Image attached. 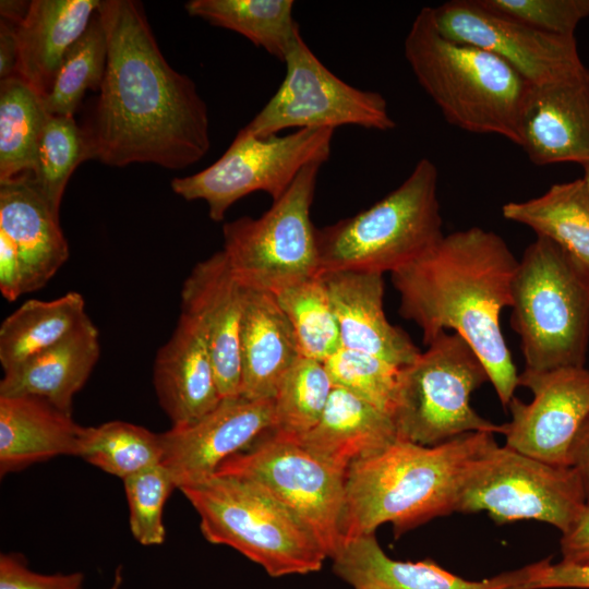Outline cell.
Instances as JSON below:
<instances>
[{"label": "cell", "instance_id": "obj_42", "mask_svg": "<svg viewBox=\"0 0 589 589\" xmlns=\"http://www.w3.org/2000/svg\"><path fill=\"white\" fill-rule=\"evenodd\" d=\"M0 291L8 301L24 294L23 272L17 250L0 230Z\"/></svg>", "mask_w": 589, "mask_h": 589}, {"label": "cell", "instance_id": "obj_40", "mask_svg": "<svg viewBox=\"0 0 589 589\" xmlns=\"http://www.w3.org/2000/svg\"><path fill=\"white\" fill-rule=\"evenodd\" d=\"M80 572L41 574L31 569L17 553L0 555V589H84Z\"/></svg>", "mask_w": 589, "mask_h": 589}, {"label": "cell", "instance_id": "obj_33", "mask_svg": "<svg viewBox=\"0 0 589 589\" xmlns=\"http://www.w3.org/2000/svg\"><path fill=\"white\" fill-rule=\"evenodd\" d=\"M304 358L325 362L341 348L339 325L322 274L273 293Z\"/></svg>", "mask_w": 589, "mask_h": 589}, {"label": "cell", "instance_id": "obj_7", "mask_svg": "<svg viewBox=\"0 0 589 589\" xmlns=\"http://www.w3.org/2000/svg\"><path fill=\"white\" fill-rule=\"evenodd\" d=\"M509 308L525 369L585 366L589 289L551 240L537 236L526 248L512 279Z\"/></svg>", "mask_w": 589, "mask_h": 589}, {"label": "cell", "instance_id": "obj_38", "mask_svg": "<svg viewBox=\"0 0 589 589\" xmlns=\"http://www.w3.org/2000/svg\"><path fill=\"white\" fill-rule=\"evenodd\" d=\"M122 481L133 538L142 545L161 544L166 537L164 507L171 492L177 489L171 472L159 464Z\"/></svg>", "mask_w": 589, "mask_h": 589}, {"label": "cell", "instance_id": "obj_28", "mask_svg": "<svg viewBox=\"0 0 589 589\" xmlns=\"http://www.w3.org/2000/svg\"><path fill=\"white\" fill-rule=\"evenodd\" d=\"M502 215L555 243L589 289V187L584 178L555 183L527 201L505 203Z\"/></svg>", "mask_w": 589, "mask_h": 589}, {"label": "cell", "instance_id": "obj_47", "mask_svg": "<svg viewBox=\"0 0 589 589\" xmlns=\"http://www.w3.org/2000/svg\"><path fill=\"white\" fill-rule=\"evenodd\" d=\"M121 574H120V568L118 569L117 574H116V577H115V581L112 582L111 587L109 589H119L120 585H121Z\"/></svg>", "mask_w": 589, "mask_h": 589}, {"label": "cell", "instance_id": "obj_34", "mask_svg": "<svg viewBox=\"0 0 589 589\" xmlns=\"http://www.w3.org/2000/svg\"><path fill=\"white\" fill-rule=\"evenodd\" d=\"M107 57V35L96 11L86 31L67 51L50 91L43 98L49 115L73 117L85 92L99 91Z\"/></svg>", "mask_w": 589, "mask_h": 589}, {"label": "cell", "instance_id": "obj_41", "mask_svg": "<svg viewBox=\"0 0 589 589\" xmlns=\"http://www.w3.org/2000/svg\"><path fill=\"white\" fill-rule=\"evenodd\" d=\"M589 589V564H551L549 560L529 565L526 580L517 589Z\"/></svg>", "mask_w": 589, "mask_h": 589}, {"label": "cell", "instance_id": "obj_48", "mask_svg": "<svg viewBox=\"0 0 589 589\" xmlns=\"http://www.w3.org/2000/svg\"><path fill=\"white\" fill-rule=\"evenodd\" d=\"M584 180L589 187V166L584 167Z\"/></svg>", "mask_w": 589, "mask_h": 589}, {"label": "cell", "instance_id": "obj_6", "mask_svg": "<svg viewBox=\"0 0 589 589\" xmlns=\"http://www.w3.org/2000/svg\"><path fill=\"white\" fill-rule=\"evenodd\" d=\"M178 489L208 542L232 548L271 577L315 573L327 558L303 522L254 481L214 473Z\"/></svg>", "mask_w": 589, "mask_h": 589}, {"label": "cell", "instance_id": "obj_32", "mask_svg": "<svg viewBox=\"0 0 589 589\" xmlns=\"http://www.w3.org/2000/svg\"><path fill=\"white\" fill-rule=\"evenodd\" d=\"M163 454L160 433L116 420L96 426H84L77 457L124 480L161 464Z\"/></svg>", "mask_w": 589, "mask_h": 589}, {"label": "cell", "instance_id": "obj_22", "mask_svg": "<svg viewBox=\"0 0 589 589\" xmlns=\"http://www.w3.org/2000/svg\"><path fill=\"white\" fill-rule=\"evenodd\" d=\"M333 570L353 589H516L528 566L471 581L454 575L432 561L402 562L389 557L375 533L342 544L333 558Z\"/></svg>", "mask_w": 589, "mask_h": 589}, {"label": "cell", "instance_id": "obj_24", "mask_svg": "<svg viewBox=\"0 0 589 589\" xmlns=\"http://www.w3.org/2000/svg\"><path fill=\"white\" fill-rule=\"evenodd\" d=\"M84 426L35 396H0V474L58 456H79Z\"/></svg>", "mask_w": 589, "mask_h": 589}, {"label": "cell", "instance_id": "obj_27", "mask_svg": "<svg viewBox=\"0 0 589 589\" xmlns=\"http://www.w3.org/2000/svg\"><path fill=\"white\" fill-rule=\"evenodd\" d=\"M99 356V333L89 320L61 342L5 372L0 396H35L72 412L73 398L85 385Z\"/></svg>", "mask_w": 589, "mask_h": 589}, {"label": "cell", "instance_id": "obj_3", "mask_svg": "<svg viewBox=\"0 0 589 589\" xmlns=\"http://www.w3.org/2000/svg\"><path fill=\"white\" fill-rule=\"evenodd\" d=\"M495 444L494 433L472 432L425 446L398 438L353 462L346 472L341 545L392 524L401 534L456 512L464 483Z\"/></svg>", "mask_w": 589, "mask_h": 589}, {"label": "cell", "instance_id": "obj_19", "mask_svg": "<svg viewBox=\"0 0 589 589\" xmlns=\"http://www.w3.org/2000/svg\"><path fill=\"white\" fill-rule=\"evenodd\" d=\"M153 384L172 426L196 421L223 399L206 337L197 322L183 311L155 357Z\"/></svg>", "mask_w": 589, "mask_h": 589}, {"label": "cell", "instance_id": "obj_30", "mask_svg": "<svg viewBox=\"0 0 589 589\" xmlns=\"http://www.w3.org/2000/svg\"><path fill=\"white\" fill-rule=\"evenodd\" d=\"M184 7L189 15L233 31L283 62L301 35L292 0H190Z\"/></svg>", "mask_w": 589, "mask_h": 589}, {"label": "cell", "instance_id": "obj_14", "mask_svg": "<svg viewBox=\"0 0 589 589\" xmlns=\"http://www.w3.org/2000/svg\"><path fill=\"white\" fill-rule=\"evenodd\" d=\"M442 35L482 48L513 67L531 85L562 80L586 68L576 37L531 28L483 8L478 0H450L433 8Z\"/></svg>", "mask_w": 589, "mask_h": 589}, {"label": "cell", "instance_id": "obj_13", "mask_svg": "<svg viewBox=\"0 0 589 589\" xmlns=\"http://www.w3.org/2000/svg\"><path fill=\"white\" fill-rule=\"evenodd\" d=\"M283 82L240 133L256 137L300 129L357 125L388 131L396 127L386 99L377 92L357 88L328 70L298 37L284 61Z\"/></svg>", "mask_w": 589, "mask_h": 589}, {"label": "cell", "instance_id": "obj_37", "mask_svg": "<svg viewBox=\"0 0 589 589\" xmlns=\"http://www.w3.org/2000/svg\"><path fill=\"white\" fill-rule=\"evenodd\" d=\"M324 364L334 387L346 389L392 413L401 368L376 356L344 347Z\"/></svg>", "mask_w": 589, "mask_h": 589}, {"label": "cell", "instance_id": "obj_23", "mask_svg": "<svg viewBox=\"0 0 589 589\" xmlns=\"http://www.w3.org/2000/svg\"><path fill=\"white\" fill-rule=\"evenodd\" d=\"M0 230L17 250L24 293L44 287L69 257L59 215L26 176L0 183Z\"/></svg>", "mask_w": 589, "mask_h": 589}, {"label": "cell", "instance_id": "obj_26", "mask_svg": "<svg viewBox=\"0 0 589 589\" xmlns=\"http://www.w3.org/2000/svg\"><path fill=\"white\" fill-rule=\"evenodd\" d=\"M397 440L389 413L346 389L333 387L318 422L297 441L314 456L347 472L353 462Z\"/></svg>", "mask_w": 589, "mask_h": 589}, {"label": "cell", "instance_id": "obj_20", "mask_svg": "<svg viewBox=\"0 0 589 589\" xmlns=\"http://www.w3.org/2000/svg\"><path fill=\"white\" fill-rule=\"evenodd\" d=\"M321 274L337 316L341 347L376 356L399 368L420 356L409 335L385 315L382 274Z\"/></svg>", "mask_w": 589, "mask_h": 589}, {"label": "cell", "instance_id": "obj_12", "mask_svg": "<svg viewBox=\"0 0 589 589\" xmlns=\"http://www.w3.org/2000/svg\"><path fill=\"white\" fill-rule=\"evenodd\" d=\"M334 129H300L288 135L256 137L240 132L211 166L171 181L172 191L187 201L202 200L208 215L221 221L237 201L264 192L281 197L301 170L329 158Z\"/></svg>", "mask_w": 589, "mask_h": 589}, {"label": "cell", "instance_id": "obj_16", "mask_svg": "<svg viewBox=\"0 0 589 589\" xmlns=\"http://www.w3.org/2000/svg\"><path fill=\"white\" fill-rule=\"evenodd\" d=\"M273 428V400L226 397L196 421L160 433L161 464L171 472L178 489L214 474L226 459Z\"/></svg>", "mask_w": 589, "mask_h": 589}, {"label": "cell", "instance_id": "obj_25", "mask_svg": "<svg viewBox=\"0 0 589 589\" xmlns=\"http://www.w3.org/2000/svg\"><path fill=\"white\" fill-rule=\"evenodd\" d=\"M99 4V0L31 1L16 27V76L44 98L67 51L86 31Z\"/></svg>", "mask_w": 589, "mask_h": 589}, {"label": "cell", "instance_id": "obj_4", "mask_svg": "<svg viewBox=\"0 0 589 589\" xmlns=\"http://www.w3.org/2000/svg\"><path fill=\"white\" fill-rule=\"evenodd\" d=\"M419 85L452 125L520 144L522 105L531 86L507 62L482 48L442 35L433 8L416 15L404 43Z\"/></svg>", "mask_w": 589, "mask_h": 589}, {"label": "cell", "instance_id": "obj_43", "mask_svg": "<svg viewBox=\"0 0 589 589\" xmlns=\"http://www.w3.org/2000/svg\"><path fill=\"white\" fill-rule=\"evenodd\" d=\"M562 562L589 564V504L577 524L561 538Z\"/></svg>", "mask_w": 589, "mask_h": 589}, {"label": "cell", "instance_id": "obj_11", "mask_svg": "<svg viewBox=\"0 0 589 589\" xmlns=\"http://www.w3.org/2000/svg\"><path fill=\"white\" fill-rule=\"evenodd\" d=\"M215 473L260 484L303 522L327 558L338 553L346 471L314 456L296 438L271 429Z\"/></svg>", "mask_w": 589, "mask_h": 589}, {"label": "cell", "instance_id": "obj_10", "mask_svg": "<svg viewBox=\"0 0 589 589\" xmlns=\"http://www.w3.org/2000/svg\"><path fill=\"white\" fill-rule=\"evenodd\" d=\"M588 506L578 472L495 444L472 467L461 489L456 512H486L498 522L533 519L562 534Z\"/></svg>", "mask_w": 589, "mask_h": 589}, {"label": "cell", "instance_id": "obj_31", "mask_svg": "<svg viewBox=\"0 0 589 589\" xmlns=\"http://www.w3.org/2000/svg\"><path fill=\"white\" fill-rule=\"evenodd\" d=\"M44 99L14 75L0 83V183L31 175L49 118Z\"/></svg>", "mask_w": 589, "mask_h": 589}, {"label": "cell", "instance_id": "obj_2", "mask_svg": "<svg viewBox=\"0 0 589 589\" xmlns=\"http://www.w3.org/2000/svg\"><path fill=\"white\" fill-rule=\"evenodd\" d=\"M518 260L497 233L480 227L444 237L421 256L392 273L399 314L416 323L429 345L453 329L483 362L500 401L508 407L518 373L504 339L501 311L510 305Z\"/></svg>", "mask_w": 589, "mask_h": 589}, {"label": "cell", "instance_id": "obj_1", "mask_svg": "<svg viewBox=\"0 0 589 589\" xmlns=\"http://www.w3.org/2000/svg\"><path fill=\"white\" fill-rule=\"evenodd\" d=\"M97 12L108 57L99 95L82 127L89 158L171 170L201 160L211 147L206 103L194 81L165 59L142 4L104 0Z\"/></svg>", "mask_w": 589, "mask_h": 589}, {"label": "cell", "instance_id": "obj_5", "mask_svg": "<svg viewBox=\"0 0 589 589\" xmlns=\"http://www.w3.org/2000/svg\"><path fill=\"white\" fill-rule=\"evenodd\" d=\"M438 171L429 158L369 208L316 229L321 273H394L443 237Z\"/></svg>", "mask_w": 589, "mask_h": 589}, {"label": "cell", "instance_id": "obj_36", "mask_svg": "<svg viewBox=\"0 0 589 589\" xmlns=\"http://www.w3.org/2000/svg\"><path fill=\"white\" fill-rule=\"evenodd\" d=\"M333 387L324 362L300 357L273 399V429L296 440L306 434L318 422Z\"/></svg>", "mask_w": 589, "mask_h": 589}, {"label": "cell", "instance_id": "obj_15", "mask_svg": "<svg viewBox=\"0 0 589 589\" xmlns=\"http://www.w3.org/2000/svg\"><path fill=\"white\" fill-rule=\"evenodd\" d=\"M533 398L522 402L513 397L510 421L503 424L508 447L539 460L569 466V452L576 434L589 413V370L568 366L549 371L525 369L518 386Z\"/></svg>", "mask_w": 589, "mask_h": 589}, {"label": "cell", "instance_id": "obj_39", "mask_svg": "<svg viewBox=\"0 0 589 589\" xmlns=\"http://www.w3.org/2000/svg\"><path fill=\"white\" fill-rule=\"evenodd\" d=\"M485 9L537 31L575 37L584 19L589 16V0H478Z\"/></svg>", "mask_w": 589, "mask_h": 589}, {"label": "cell", "instance_id": "obj_29", "mask_svg": "<svg viewBox=\"0 0 589 589\" xmlns=\"http://www.w3.org/2000/svg\"><path fill=\"white\" fill-rule=\"evenodd\" d=\"M89 320L85 300L75 291L50 301L27 300L0 326L3 373L61 342Z\"/></svg>", "mask_w": 589, "mask_h": 589}, {"label": "cell", "instance_id": "obj_46", "mask_svg": "<svg viewBox=\"0 0 589 589\" xmlns=\"http://www.w3.org/2000/svg\"><path fill=\"white\" fill-rule=\"evenodd\" d=\"M31 1L24 0H1V20L19 26L28 13Z\"/></svg>", "mask_w": 589, "mask_h": 589}, {"label": "cell", "instance_id": "obj_35", "mask_svg": "<svg viewBox=\"0 0 589 589\" xmlns=\"http://www.w3.org/2000/svg\"><path fill=\"white\" fill-rule=\"evenodd\" d=\"M91 159L83 128L73 117L49 116L37 146L35 165L26 178L59 215L61 200L76 167Z\"/></svg>", "mask_w": 589, "mask_h": 589}, {"label": "cell", "instance_id": "obj_9", "mask_svg": "<svg viewBox=\"0 0 589 589\" xmlns=\"http://www.w3.org/2000/svg\"><path fill=\"white\" fill-rule=\"evenodd\" d=\"M322 165L304 167L259 218L224 224L221 251L242 287L275 293L321 274L311 206Z\"/></svg>", "mask_w": 589, "mask_h": 589}, {"label": "cell", "instance_id": "obj_21", "mask_svg": "<svg viewBox=\"0 0 589 589\" xmlns=\"http://www.w3.org/2000/svg\"><path fill=\"white\" fill-rule=\"evenodd\" d=\"M300 357L293 328L275 296L243 287L240 395L273 400L283 378Z\"/></svg>", "mask_w": 589, "mask_h": 589}, {"label": "cell", "instance_id": "obj_45", "mask_svg": "<svg viewBox=\"0 0 589 589\" xmlns=\"http://www.w3.org/2000/svg\"><path fill=\"white\" fill-rule=\"evenodd\" d=\"M15 25L0 21V77L5 80L16 75L19 45Z\"/></svg>", "mask_w": 589, "mask_h": 589}, {"label": "cell", "instance_id": "obj_18", "mask_svg": "<svg viewBox=\"0 0 589 589\" xmlns=\"http://www.w3.org/2000/svg\"><path fill=\"white\" fill-rule=\"evenodd\" d=\"M181 311L203 330L221 398L240 395L243 287L223 251L199 262L183 283Z\"/></svg>", "mask_w": 589, "mask_h": 589}, {"label": "cell", "instance_id": "obj_17", "mask_svg": "<svg viewBox=\"0 0 589 589\" xmlns=\"http://www.w3.org/2000/svg\"><path fill=\"white\" fill-rule=\"evenodd\" d=\"M519 135V146L534 165L589 166V69L531 85L522 105Z\"/></svg>", "mask_w": 589, "mask_h": 589}, {"label": "cell", "instance_id": "obj_8", "mask_svg": "<svg viewBox=\"0 0 589 589\" xmlns=\"http://www.w3.org/2000/svg\"><path fill=\"white\" fill-rule=\"evenodd\" d=\"M490 382L467 340L443 332L399 372L392 418L398 438L432 446L472 432L503 433L473 410L471 394Z\"/></svg>", "mask_w": 589, "mask_h": 589}, {"label": "cell", "instance_id": "obj_44", "mask_svg": "<svg viewBox=\"0 0 589 589\" xmlns=\"http://www.w3.org/2000/svg\"><path fill=\"white\" fill-rule=\"evenodd\" d=\"M569 466L578 472L589 504V413L572 444Z\"/></svg>", "mask_w": 589, "mask_h": 589}]
</instances>
